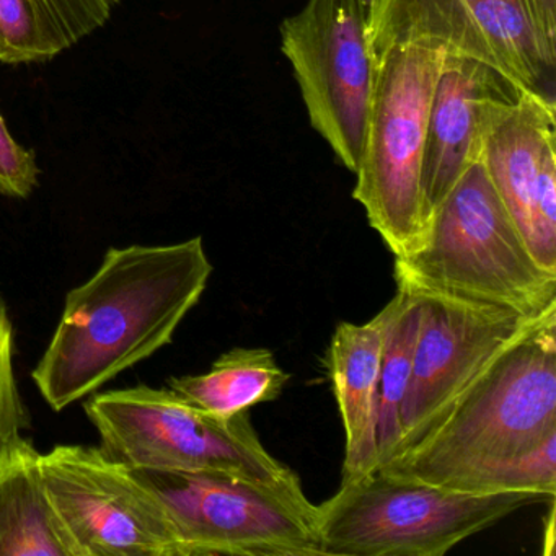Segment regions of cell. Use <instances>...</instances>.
Segmentation results:
<instances>
[{
    "label": "cell",
    "mask_w": 556,
    "mask_h": 556,
    "mask_svg": "<svg viewBox=\"0 0 556 556\" xmlns=\"http://www.w3.org/2000/svg\"><path fill=\"white\" fill-rule=\"evenodd\" d=\"M211 275L201 237L110 249L96 275L66 295L34 369L45 402L63 412L167 346Z\"/></svg>",
    "instance_id": "cell-1"
},
{
    "label": "cell",
    "mask_w": 556,
    "mask_h": 556,
    "mask_svg": "<svg viewBox=\"0 0 556 556\" xmlns=\"http://www.w3.org/2000/svg\"><path fill=\"white\" fill-rule=\"evenodd\" d=\"M556 434V311L514 340L418 444L377 470L448 486Z\"/></svg>",
    "instance_id": "cell-2"
},
{
    "label": "cell",
    "mask_w": 556,
    "mask_h": 556,
    "mask_svg": "<svg viewBox=\"0 0 556 556\" xmlns=\"http://www.w3.org/2000/svg\"><path fill=\"white\" fill-rule=\"evenodd\" d=\"M396 286L536 318L556 308V275L527 247L481 161L432 211L418 250L395 258Z\"/></svg>",
    "instance_id": "cell-3"
},
{
    "label": "cell",
    "mask_w": 556,
    "mask_h": 556,
    "mask_svg": "<svg viewBox=\"0 0 556 556\" xmlns=\"http://www.w3.org/2000/svg\"><path fill=\"white\" fill-rule=\"evenodd\" d=\"M374 83L353 198L395 258L419 249L428 227L421 170L432 93L445 50L372 48Z\"/></svg>",
    "instance_id": "cell-4"
},
{
    "label": "cell",
    "mask_w": 556,
    "mask_h": 556,
    "mask_svg": "<svg viewBox=\"0 0 556 556\" xmlns=\"http://www.w3.org/2000/svg\"><path fill=\"white\" fill-rule=\"evenodd\" d=\"M552 497L465 493L374 470L318 504L324 556H442L510 514Z\"/></svg>",
    "instance_id": "cell-5"
},
{
    "label": "cell",
    "mask_w": 556,
    "mask_h": 556,
    "mask_svg": "<svg viewBox=\"0 0 556 556\" xmlns=\"http://www.w3.org/2000/svg\"><path fill=\"white\" fill-rule=\"evenodd\" d=\"M84 408L100 448L135 470L224 471L263 481L295 475L266 451L249 412L213 415L174 390L148 386L96 393Z\"/></svg>",
    "instance_id": "cell-6"
},
{
    "label": "cell",
    "mask_w": 556,
    "mask_h": 556,
    "mask_svg": "<svg viewBox=\"0 0 556 556\" xmlns=\"http://www.w3.org/2000/svg\"><path fill=\"white\" fill-rule=\"evenodd\" d=\"M131 470L161 500L187 556H324L317 506L298 473Z\"/></svg>",
    "instance_id": "cell-7"
},
{
    "label": "cell",
    "mask_w": 556,
    "mask_h": 556,
    "mask_svg": "<svg viewBox=\"0 0 556 556\" xmlns=\"http://www.w3.org/2000/svg\"><path fill=\"white\" fill-rule=\"evenodd\" d=\"M372 0H307L281 25L312 128L356 174L374 83L369 43Z\"/></svg>",
    "instance_id": "cell-8"
},
{
    "label": "cell",
    "mask_w": 556,
    "mask_h": 556,
    "mask_svg": "<svg viewBox=\"0 0 556 556\" xmlns=\"http://www.w3.org/2000/svg\"><path fill=\"white\" fill-rule=\"evenodd\" d=\"M41 470L79 556H187L161 500L102 448L56 445Z\"/></svg>",
    "instance_id": "cell-9"
},
{
    "label": "cell",
    "mask_w": 556,
    "mask_h": 556,
    "mask_svg": "<svg viewBox=\"0 0 556 556\" xmlns=\"http://www.w3.org/2000/svg\"><path fill=\"white\" fill-rule=\"evenodd\" d=\"M400 41L480 61L556 103V54L545 47L519 0H372L370 50Z\"/></svg>",
    "instance_id": "cell-10"
},
{
    "label": "cell",
    "mask_w": 556,
    "mask_h": 556,
    "mask_svg": "<svg viewBox=\"0 0 556 556\" xmlns=\"http://www.w3.org/2000/svg\"><path fill=\"white\" fill-rule=\"evenodd\" d=\"M409 291L418 298L421 325L412 379L400 408L395 455L418 444L501 351L556 311L530 318L490 305Z\"/></svg>",
    "instance_id": "cell-11"
},
{
    "label": "cell",
    "mask_w": 556,
    "mask_h": 556,
    "mask_svg": "<svg viewBox=\"0 0 556 556\" xmlns=\"http://www.w3.org/2000/svg\"><path fill=\"white\" fill-rule=\"evenodd\" d=\"M527 92L501 71L445 51L422 155L421 188L428 219L465 170L480 161L488 132Z\"/></svg>",
    "instance_id": "cell-12"
},
{
    "label": "cell",
    "mask_w": 556,
    "mask_h": 556,
    "mask_svg": "<svg viewBox=\"0 0 556 556\" xmlns=\"http://www.w3.org/2000/svg\"><path fill=\"white\" fill-rule=\"evenodd\" d=\"M556 103L527 92L484 139L481 164L532 255L556 275Z\"/></svg>",
    "instance_id": "cell-13"
},
{
    "label": "cell",
    "mask_w": 556,
    "mask_h": 556,
    "mask_svg": "<svg viewBox=\"0 0 556 556\" xmlns=\"http://www.w3.org/2000/svg\"><path fill=\"white\" fill-rule=\"evenodd\" d=\"M390 315L392 302L366 324L341 321L325 356L344 428L341 480L370 473L379 464L380 363Z\"/></svg>",
    "instance_id": "cell-14"
},
{
    "label": "cell",
    "mask_w": 556,
    "mask_h": 556,
    "mask_svg": "<svg viewBox=\"0 0 556 556\" xmlns=\"http://www.w3.org/2000/svg\"><path fill=\"white\" fill-rule=\"evenodd\" d=\"M0 556H79L41 470V454L22 438L0 458Z\"/></svg>",
    "instance_id": "cell-15"
},
{
    "label": "cell",
    "mask_w": 556,
    "mask_h": 556,
    "mask_svg": "<svg viewBox=\"0 0 556 556\" xmlns=\"http://www.w3.org/2000/svg\"><path fill=\"white\" fill-rule=\"evenodd\" d=\"M289 379L266 348H233L217 357L207 372L172 377L168 389L204 412L233 416L275 402Z\"/></svg>",
    "instance_id": "cell-16"
},
{
    "label": "cell",
    "mask_w": 556,
    "mask_h": 556,
    "mask_svg": "<svg viewBox=\"0 0 556 556\" xmlns=\"http://www.w3.org/2000/svg\"><path fill=\"white\" fill-rule=\"evenodd\" d=\"M392 315L383 340L382 363L379 380V428L377 448L379 464L395 455L400 441V408L405 400L412 379L413 357L421 325V307L418 298L408 288L396 286L392 299ZM376 468V470H377Z\"/></svg>",
    "instance_id": "cell-17"
},
{
    "label": "cell",
    "mask_w": 556,
    "mask_h": 556,
    "mask_svg": "<svg viewBox=\"0 0 556 556\" xmlns=\"http://www.w3.org/2000/svg\"><path fill=\"white\" fill-rule=\"evenodd\" d=\"M67 48L43 0H0V63H45Z\"/></svg>",
    "instance_id": "cell-18"
},
{
    "label": "cell",
    "mask_w": 556,
    "mask_h": 556,
    "mask_svg": "<svg viewBox=\"0 0 556 556\" xmlns=\"http://www.w3.org/2000/svg\"><path fill=\"white\" fill-rule=\"evenodd\" d=\"M445 488L480 494L536 493L555 500L556 434L523 454L464 475Z\"/></svg>",
    "instance_id": "cell-19"
},
{
    "label": "cell",
    "mask_w": 556,
    "mask_h": 556,
    "mask_svg": "<svg viewBox=\"0 0 556 556\" xmlns=\"http://www.w3.org/2000/svg\"><path fill=\"white\" fill-rule=\"evenodd\" d=\"M28 426L30 418L15 376L14 327L0 295V458L24 438Z\"/></svg>",
    "instance_id": "cell-20"
},
{
    "label": "cell",
    "mask_w": 556,
    "mask_h": 556,
    "mask_svg": "<svg viewBox=\"0 0 556 556\" xmlns=\"http://www.w3.org/2000/svg\"><path fill=\"white\" fill-rule=\"evenodd\" d=\"M40 168L31 151L22 148L0 115V194L25 200L38 185Z\"/></svg>",
    "instance_id": "cell-21"
},
{
    "label": "cell",
    "mask_w": 556,
    "mask_h": 556,
    "mask_svg": "<svg viewBox=\"0 0 556 556\" xmlns=\"http://www.w3.org/2000/svg\"><path fill=\"white\" fill-rule=\"evenodd\" d=\"M70 47L102 28L119 0H43Z\"/></svg>",
    "instance_id": "cell-22"
},
{
    "label": "cell",
    "mask_w": 556,
    "mask_h": 556,
    "mask_svg": "<svg viewBox=\"0 0 556 556\" xmlns=\"http://www.w3.org/2000/svg\"><path fill=\"white\" fill-rule=\"evenodd\" d=\"M545 47L556 54V0H519Z\"/></svg>",
    "instance_id": "cell-23"
},
{
    "label": "cell",
    "mask_w": 556,
    "mask_h": 556,
    "mask_svg": "<svg viewBox=\"0 0 556 556\" xmlns=\"http://www.w3.org/2000/svg\"><path fill=\"white\" fill-rule=\"evenodd\" d=\"M549 501L548 516H546L545 536H543V555H553V543H555V506Z\"/></svg>",
    "instance_id": "cell-24"
}]
</instances>
